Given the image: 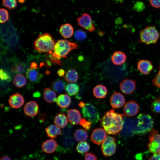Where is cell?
Segmentation results:
<instances>
[{
    "instance_id": "74e56055",
    "label": "cell",
    "mask_w": 160,
    "mask_h": 160,
    "mask_svg": "<svg viewBox=\"0 0 160 160\" xmlns=\"http://www.w3.org/2000/svg\"><path fill=\"white\" fill-rule=\"evenodd\" d=\"M92 124V122L84 118L82 119L79 123L80 125L87 130L90 129Z\"/></svg>"
},
{
    "instance_id": "83f0119b",
    "label": "cell",
    "mask_w": 160,
    "mask_h": 160,
    "mask_svg": "<svg viewBox=\"0 0 160 160\" xmlns=\"http://www.w3.org/2000/svg\"><path fill=\"white\" fill-rule=\"evenodd\" d=\"M74 136L76 140L79 142L85 141L88 137L87 131L82 129H77L74 133Z\"/></svg>"
},
{
    "instance_id": "9c48e42d",
    "label": "cell",
    "mask_w": 160,
    "mask_h": 160,
    "mask_svg": "<svg viewBox=\"0 0 160 160\" xmlns=\"http://www.w3.org/2000/svg\"><path fill=\"white\" fill-rule=\"evenodd\" d=\"M77 21L79 25L89 31L92 32L95 30L92 17L88 14H83L81 16L77 18Z\"/></svg>"
},
{
    "instance_id": "44dd1931",
    "label": "cell",
    "mask_w": 160,
    "mask_h": 160,
    "mask_svg": "<svg viewBox=\"0 0 160 160\" xmlns=\"http://www.w3.org/2000/svg\"><path fill=\"white\" fill-rule=\"evenodd\" d=\"M57 104L60 108H65L68 107L71 102L70 97L66 94H60L56 100Z\"/></svg>"
},
{
    "instance_id": "8992f818",
    "label": "cell",
    "mask_w": 160,
    "mask_h": 160,
    "mask_svg": "<svg viewBox=\"0 0 160 160\" xmlns=\"http://www.w3.org/2000/svg\"><path fill=\"white\" fill-rule=\"evenodd\" d=\"M82 112L84 117L92 124L98 122L100 119V115L97 109L92 104L87 103L82 108Z\"/></svg>"
},
{
    "instance_id": "f35d334b",
    "label": "cell",
    "mask_w": 160,
    "mask_h": 160,
    "mask_svg": "<svg viewBox=\"0 0 160 160\" xmlns=\"http://www.w3.org/2000/svg\"><path fill=\"white\" fill-rule=\"evenodd\" d=\"M0 77L2 81H9L11 80V77L8 73L3 69H1L0 72Z\"/></svg>"
},
{
    "instance_id": "4dcf8cb0",
    "label": "cell",
    "mask_w": 160,
    "mask_h": 160,
    "mask_svg": "<svg viewBox=\"0 0 160 160\" xmlns=\"http://www.w3.org/2000/svg\"><path fill=\"white\" fill-rule=\"evenodd\" d=\"M65 83L63 81L58 80L53 82L52 84V89L57 92H61L65 88Z\"/></svg>"
},
{
    "instance_id": "d4e9b609",
    "label": "cell",
    "mask_w": 160,
    "mask_h": 160,
    "mask_svg": "<svg viewBox=\"0 0 160 160\" xmlns=\"http://www.w3.org/2000/svg\"><path fill=\"white\" fill-rule=\"evenodd\" d=\"M64 77L65 81L70 83L76 82L79 79L77 72L73 68L68 70L66 72Z\"/></svg>"
},
{
    "instance_id": "cb8c5ba5",
    "label": "cell",
    "mask_w": 160,
    "mask_h": 160,
    "mask_svg": "<svg viewBox=\"0 0 160 160\" xmlns=\"http://www.w3.org/2000/svg\"><path fill=\"white\" fill-rule=\"evenodd\" d=\"M93 94L95 97L98 98H103L105 97L108 93L107 88L104 86L98 84L93 88Z\"/></svg>"
},
{
    "instance_id": "8d00e7d4",
    "label": "cell",
    "mask_w": 160,
    "mask_h": 160,
    "mask_svg": "<svg viewBox=\"0 0 160 160\" xmlns=\"http://www.w3.org/2000/svg\"><path fill=\"white\" fill-rule=\"evenodd\" d=\"M74 37L76 40L79 41H82L86 39L87 35L86 32L84 31L79 29L75 32Z\"/></svg>"
},
{
    "instance_id": "bcb514c9",
    "label": "cell",
    "mask_w": 160,
    "mask_h": 160,
    "mask_svg": "<svg viewBox=\"0 0 160 160\" xmlns=\"http://www.w3.org/2000/svg\"><path fill=\"white\" fill-rule=\"evenodd\" d=\"M38 65L35 63L33 62L31 63L30 67L35 68H37Z\"/></svg>"
},
{
    "instance_id": "60d3db41",
    "label": "cell",
    "mask_w": 160,
    "mask_h": 160,
    "mask_svg": "<svg viewBox=\"0 0 160 160\" xmlns=\"http://www.w3.org/2000/svg\"><path fill=\"white\" fill-rule=\"evenodd\" d=\"M145 8L144 4L141 1H138L134 5V9L137 12H140L143 11Z\"/></svg>"
},
{
    "instance_id": "f1b7e54d",
    "label": "cell",
    "mask_w": 160,
    "mask_h": 160,
    "mask_svg": "<svg viewBox=\"0 0 160 160\" xmlns=\"http://www.w3.org/2000/svg\"><path fill=\"white\" fill-rule=\"evenodd\" d=\"M27 83V80L25 77L21 74L16 75L13 81V83L15 86L19 88L24 87Z\"/></svg>"
},
{
    "instance_id": "4316f807",
    "label": "cell",
    "mask_w": 160,
    "mask_h": 160,
    "mask_svg": "<svg viewBox=\"0 0 160 160\" xmlns=\"http://www.w3.org/2000/svg\"><path fill=\"white\" fill-rule=\"evenodd\" d=\"M56 94L55 92L49 88L44 89L43 97L44 100L49 103L54 102L56 101Z\"/></svg>"
},
{
    "instance_id": "b9f144b4",
    "label": "cell",
    "mask_w": 160,
    "mask_h": 160,
    "mask_svg": "<svg viewBox=\"0 0 160 160\" xmlns=\"http://www.w3.org/2000/svg\"><path fill=\"white\" fill-rule=\"evenodd\" d=\"M84 160H97L95 155L91 153H86Z\"/></svg>"
},
{
    "instance_id": "836d02e7",
    "label": "cell",
    "mask_w": 160,
    "mask_h": 160,
    "mask_svg": "<svg viewBox=\"0 0 160 160\" xmlns=\"http://www.w3.org/2000/svg\"><path fill=\"white\" fill-rule=\"evenodd\" d=\"M26 69V66L24 63H20L14 65L12 69V71L18 74L23 73Z\"/></svg>"
},
{
    "instance_id": "c3c4849f",
    "label": "cell",
    "mask_w": 160,
    "mask_h": 160,
    "mask_svg": "<svg viewBox=\"0 0 160 160\" xmlns=\"http://www.w3.org/2000/svg\"><path fill=\"white\" fill-rule=\"evenodd\" d=\"M0 160H11L10 158L8 156H5L2 157Z\"/></svg>"
},
{
    "instance_id": "e0dca14e",
    "label": "cell",
    "mask_w": 160,
    "mask_h": 160,
    "mask_svg": "<svg viewBox=\"0 0 160 160\" xmlns=\"http://www.w3.org/2000/svg\"><path fill=\"white\" fill-rule=\"evenodd\" d=\"M138 70L144 75L148 74L152 70L153 66L151 62L148 60H141L137 63Z\"/></svg>"
},
{
    "instance_id": "52a82bcc",
    "label": "cell",
    "mask_w": 160,
    "mask_h": 160,
    "mask_svg": "<svg viewBox=\"0 0 160 160\" xmlns=\"http://www.w3.org/2000/svg\"><path fill=\"white\" fill-rule=\"evenodd\" d=\"M149 143L148 144L149 151L153 153L160 152V134L153 129L148 135Z\"/></svg>"
},
{
    "instance_id": "7bdbcfd3",
    "label": "cell",
    "mask_w": 160,
    "mask_h": 160,
    "mask_svg": "<svg viewBox=\"0 0 160 160\" xmlns=\"http://www.w3.org/2000/svg\"><path fill=\"white\" fill-rule=\"evenodd\" d=\"M149 1L152 7L156 8H160V0H150Z\"/></svg>"
},
{
    "instance_id": "d6a6232c",
    "label": "cell",
    "mask_w": 160,
    "mask_h": 160,
    "mask_svg": "<svg viewBox=\"0 0 160 160\" xmlns=\"http://www.w3.org/2000/svg\"><path fill=\"white\" fill-rule=\"evenodd\" d=\"M151 109L154 113H160V97L153 100L151 103Z\"/></svg>"
},
{
    "instance_id": "681fc988",
    "label": "cell",
    "mask_w": 160,
    "mask_h": 160,
    "mask_svg": "<svg viewBox=\"0 0 160 160\" xmlns=\"http://www.w3.org/2000/svg\"><path fill=\"white\" fill-rule=\"evenodd\" d=\"M19 1L20 3H23L25 1V0H19Z\"/></svg>"
},
{
    "instance_id": "f907efd6",
    "label": "cell",
    "mask_w": 160,
    "mask_h": 160,
    "mask_svg": "<svg viewBox=\"0 0 160 160\" xmlns=\"http://www.w3.org/2000/svg\"><path fill=\"white\" fill-rule=\"evenodd\" d=\"M159 70H160V65L159 66Z\"/></svg>"
},
{
    "instance_id": "9a60e30c",
    "label": "cell",
    "mask_w": 160,
    "mask_h": 160,
    "mask_svg": "<svg viewBox=\"0 0 160 160\" xmlns=\"http://www.w3.org/2000/svg\"><path fill=\"white\" fill-rule=\"evenodd\" d=\"M67 116L69 122L74 125L79 124L82 119L81 115L79 111L75 109L69 110L67 112Z\"/></svg>"
},
{
    "instance_id": "ab89813d",
    "label": "cell",
    "mask_w": 160,
    "mask_h": 160,
    "mask_svg": "<svg viewBox=\"0 0 160 160\" xmlns=\"http://www.w3.org/2000/svg\"><path fill=\"white\" fill-rule=\"evenodd\" d=\"M152 84L154 86L160 89V70L153 79Z\"/></svg>"
},
{
    "instance_id": "6da1fadb",
    "label": "cell",
    "mask_w": 160,
    "mask_h": 160,
    "mask_svg": "<svg viewBox=\"0 0 160 160\" xmlns=\"http://www.w3.org/2000/svg\"><path fill=\"white\" fill-rule=\"evenodd\" d=\"M124 115L111 109L104 113L100 120V124L108 134L117 135L119 134L124 125Z\"/></svg>"
},
{
    "instance_id": "8fae6325",
    "label": "cell",
    "mask_w": 160,
    "mask_h": 160,
    "mask_svg": "<svg viewBox=\"0 0 160 160\" xmlns=\"http://www.w3.org/2000/svg\"><path fill=\"white\" fill-rule=\"evenodd\" d=\"M136 83L135 80L130 79L123 80L120 85L121 92L124 94L129 95L132 93L136 88Z\"/></svg>"
},
{
    "instance_id": "ba28073f",
    "label": "cell",
    "mask_w": 160,
    "mask_h": 160,
    "mask_svg": "<svg viewBox=\"0 0 160 160\" xmlns=\"http://www.w3.org/2000/svg\"><path fill=\"white\" fill-rule=\"evenodd\" d=\"M115 137L107 136L102 144L101 148L103 155L106 156H110L115 153L116 144Z\"/></svg>"
},
{
    "instance_id": "ffe728a7",
    "label": "cell",
    "mask_w": 160,
    "mask_h": 160,
    "mask_svg": "<svg viewBox=\"0 0 160 160\" xmlns=\"http://www.w3.org/2000/svg\"><path fill=\"white\" fill-rule=\"evenodd\" d=\"M57 144L53 139L47 140L43 143L42 145V150L47 153L54 152L56 150Z\"/></svg>"
},
{
    "instance_id": "f6af8a7d",
    "label": "cell",
    "mask_w": 160,
    "mask_h": 160,
    "mask_svg": "<svg viewBox=\"0 0 160 160\" xmlns=\"http://www.w3.org/2000/svg\"><path fill=\"white\" fill-rule=\"evenodd\" d=\"M57 73L59 76L63 77L65 74V71L63 69H60L58 70Z\"/></svg>"
},
{
    "instance_id": "d6986e66",
    "label": "cell",
    "mask_w": 160,
    "mask_h": 160,
    "mask_svg": "<svg viewBox=\"0 0 160 160\" xmlns=\"http://www.w3.org/2000/svg\"><path fill=\"white\" fill-rule=\"evenodd\" d=\"M126 54L121 51H116L114 52L111 57L113 63L116 65H121L124 63L126 60Z\"/></svg>"
},
{
    "instance_id": "4fadbf2b",
    "label": "cell",
    "mask_w": 160,
    "mask_h": 160,
    "mask_svg": "<svg viewBox=\"0 0 160 160\" xmlns=\"http://www.w3.org/2000/svg\"><path fill=\"white\" fill-rule=\"evenodd\" d=\"M37 69L30 67L27 69L26 71L27 78L33 84L39 83L42 78V74Z\"/></svg>"
},
{
    "instance_id": "d590c367",
    "label": "cell",
    "mask_w": 160,
    "mask_h": 160,
    "mask_svg": "<svg viewBox=\"0 0 160 160\" xmlns=\"http://www.w3.org/2000/svg\"><path fill=\"white\" fill-rule=\"evenodd\" d=\"M9 13L8 10L3 8L0 9V22L1 23H4L9 19Z\"/></svg>"
},
{
    "instance_id": "3957f363",
    "label": "cell",
    "mask_w": 160,
    "mask_h": 160,
    "mask_svg": "<svg viewBox=\"0 0 160 160\" xmlns=\"http://www.w3.org/2000/svg\"><path fill=\"white\" fill-rule=\"evenodd\" d=\"M55 44L52 36L47 33L39 35L34 42V49L40 52H52Z\"/></svg>"
},
{
    "instance_id": "277c9868",
    "label": "cell",
    "mask_w": 160,
    "mask_h": 160,
    "mask_svg": "<svg viewBox=\"0 0 160 160\" xmlns=\"http://www.w3.org/2000/svg\"><path fill=\"white\" fill-rule=\"evenodd\" d=\"M77 44L66 39H60L55 44L53 54L59 59L66 57L72 50L77 48Z\"/></svg>"
},
{
    "instance_id": "1f68e13d",
    "label": "cell",
    "mask_w": 160,
    "mask_h": 160,
    "mask_svg": "<svg viewBox=\"0 0 160 160\" xmlns=\"http://www.w3.org/2000/svg\"><path fill=\"white\" fill-rule=\"evenodd\" d=\"M90 148L89 144L85 141L79 143L76 145V150L79 153H83L88 151Z\"/></svg>"
},
{
    "instance_id": "7a4b0ae2",
    "label": "cell",
    "mask_w": 160,
    "mask_h": 160,
    "mask_svg": "<svg viewBox=\"0 0 160 160\" xmlns=\"http://www.w3.org/2000/svg\"><path fill=\"white\" fill-rule=\"evenodd\" d=\"M153 119L150 115L140 114L136 118L133 132L138 135L145 134L153 129Z\"/></svg>"
},
{
    "instance_id": "7dc6e473",
    "label": "cell",
    "mask_w": 160,
    "mask_h": 160,
    "mask_svg": "<svg viewBox=\"0 0 160 160\" xmlns=\"http://www.w3.org/2000/svg\"><path fill=\"white\" fill-rule=\"evenodd\" d=\"M85 103L84 102L81 101L79 104V106L81 108H83L85 105Z\"/></svg>"
},
{
    "instance_id": "ac0fdd59",
    "label": "cell",
    "mask_w": 160,
    "mask_h": 160,
    "mask_svg": "<svg viewBox=\"0 0 160 160\" xmlns=\"http://www.w3.org/2000/svg\"><path fill=\"white\" fill-rule=\"evenodd\" d=\"M24 102L23 96L20 94L16 93L12 95L9 99V103L13 108H18L22 106Z\"/></svg>"
},
{
    "instance_id": "2e32d148",
    "label": "cell",
    "mask_w": 160,
    "mask_h": 160,
    "mask_svg": "<svg viewBox=\"0 0 160 160\" xmlns=\"http://www.w3.org/2000/svg\"><path fill=\"white\" fill-rule=\"evenodd\" d=\"M39 107L36 102L31 101L27 102L25 105L24 111L26 115L30 117L34 116L37 114Z\"/></svg>"
},
{
    "instance_id": "7402d4cb",
    "label": "cell",
    "mask_w": 160,
    "mask_h": 160,
    "mask_svg": "<svg viewBox=\"0 0 160 160\" xmlns=\"http://www.w3.org/2000/svg\"><path fill=\"white\" fill-rule=\"evenodd\" d=\"M59 32L61 36L65 38L71 37L73 34V28L69 23L64 24L60 27Z\"/></svg>"
},
{
    "instance_id": "484cf974",
    "label": "cell",
    "mask_w": 160,
    "mask_h": 160,
    "mask_svg": "<svg viewBox=\"0 0 160 160\" xmlns=\"http://www.w3.org/2000/svg\"><path fill=\"white\" fill-rule=\"evenodd\" d=\"M68 120L65 115L63 113H60L55 117L54 122L55 125L59 128L65 127L68 124Z\"/></svg>"
},
{
    "instance_id": "f546056e",
    "label": "cell",
    "mask_w": 160,
    "mask_h": 160,
    "mask_svg": "<svg viewBox=\"0 0 160 160\" xmlns=\"http://www.w3.org/2000/svg\"><path fill=\"white\" fill-rule=\"evenodd\" d=\"M65 89L66 92L71 96L76 94L80 89L79 86L73 83L68 84L65 87Z\"/></svg>"
},
{
    "instance_id": "603a6c76",
    "label": "cell",
    "mask_w": 160,
    "mask_h": 160,
    "mask_svg": "<svg viewBox=\"0 0 160 160\" xmlns=\"http://www.w3.org/2000/svg\"><path fill=\"white\" fill-rule=\"evenodd\" d=\"M47 136L52 139L55 138L58 135H61L62 131L58 127L51 124L45 129Z\"/></svg>"
},
{
    "instance_id": "5bb4252c",
    "label": "cell",
    "mask_w": 160,
    "mask_h": 160,
    "mask_svg": "<svg viewBox=\"0 0 160 160\" xmlns=\"http://www.w3.org/2000/svg\"><path fill=\"white\" fill-rule=\"evenodd\" d=\"M111 106L113 108H119L124 104L125 99L124 96L119 92H115L112 94L110 99Z\"/></svg>"
},
{
    "instance_id": "5b68a950",
    "label": "cell",
    "mask_w": 160,
    "mask_h": 160,
    "mask_svg": "<svg viewBox=\"0 0 160 160\" xmlns=\"http://www.w3.org/2000/svg\"><path fill=\"white\" fill-rule=\"evenodd\" d=\"M140 41L146 45L155 44L158 40L160 35L155 26L146 27L140 33Z\"/></svg>"
},
{
    "instance_id": "e575fe53",
    "label": "cell",
    "mask_w": 160,
    "mask_h": 160,
    "mask_svg": "<svg viewBox=\"0 0 160 160\" xmlns=\"http://www.w3.org/2000/svg\"><path fill=\"white\" fill-rule=\"evenodd\" d=\"M2 4L9 9L15 8L17 6V0H2Z\"/></svg>"
},
{
    "instance_id": "ee69618b",
    "label": "cell",
    "mask_w": 160,
    "mask_h": 160,
    "mask_svg": "<svg viewBox=\"0 0 160 160\" xmlns=\"http://www.w3.org/2000/svg\"><path fill=\"white\" fill-rule=\"evenodd\" d=\"M148 160H160V152L153 153Z\"/></svg>"
},
{
    "instance_id": "7c38bea8",
    "label": "cell",
    "mask_w": 160,
    "mask_h": 160,
    "mask_svg": "<svg viewBox=\"0 0 160 160\" xmlns=\"http://www.w3.org/2000/svg\"><path fill=\"white\" fill-rule=\"evenodd\" d=\"M139 111L138 105L134 101H130L127 102L123 108L124 113L127 116H134L137 114Z\"/></svg>"
},
{
    "instance_id": "30bf717a",
    "label": "cell",
    "mask_w": 160,
    "mask_h": 160,
    "mask_svg": "<svg viewBox=\"0 0 160 160\" xmlns=\"http://www.w3.org/2000/svg\"><path fill=\"white\" fill-rule=\"evenodd\" d=\"M107 136L106 132L103 129L97 128L93 130L90 138L93 143L99 145L102 143Z\"/></svg>"
}]
</instances>
